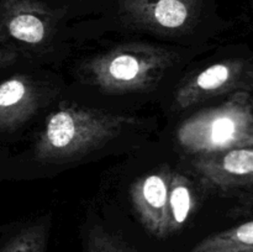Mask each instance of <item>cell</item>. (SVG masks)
<instances>
[{
    "instance_id": "3",
    "label": "cell",
    "mask_w": 253,
    "mask_h": 252,
    "mask_svg": "<svg viewBox=\"0 0 253 252\" xmlns=\"http://www.w3.org/2000/svg\"><path fill=\"white\" fill-rule=\"evenodd\" d=\"M175 140L178 146L193 157L253 147L251 93L236 91L219 105L192 115L179 125Z\"/></svg>"
},
{
    "instance_id": "5",
    "label": "cell",
    "mask_w": 253,
    "mask_h": 252,
    "mask_svg": "<svg viewBox=\"0 0 253 252\" xmlns=\"http://www.w3.org/2000/svg\"><path fill=\"white\" fill-rule=\"evenodd\" d=\"M62 17L42 0H0V41L15 49L44 48Z\"/></svg>"
},
{
    "instance_id": "4",
    "label": "cell",
    "mask_w": 253,
    "mask_h": 252,
    "mask_svg": "<svg viewBox=\"0 0 253 252\" xmlns=\"http://www.w3.org/2000/svg\"><path fill=\"white\" fill-rule=\"evenodd\" d=\"M204 0H120L116 16L126 26L165 36L192 31L200 21Z\"/></svg>"
},
{
    "instance_id": "15",
    "label": "cell",
    "mask_w": 253,
    "mask_h": 252,
    "mask_svg": "<svg viewBox=\"0 0 253 252\" xmlns=\"http://www.w3.org/2000/svg\"><path fill=\"white\" fill-rule=\"evenodd\" d=\"M42 1L46 2V4L48 5V6H51L52 9L58 10V11H61L62 14H63L64 6H66L68 2L73 1V0H42ZM77 1H78V0H77ZM119 1H120V0H119Z\"/></svg>"
},
{
    "instance_id": "10",
    "label": "cell",
    "mask_w": 253,
    "mask_h": 252,
    "mask_svg": "<svg viewBox=\"0 0 253 252\" xmlns=\"http://www.w3.org/2000/svg\"><path fill=\"white\" fill-rule=\"evenodd\" d=\"M197 205L194 188L187 175L172 172L168 190L167 237L180 231L187 224Z\"/></svg>"
},
{
    "instance_id": "6",
    "label": "cell",
    "mask_w": 253,
    "mask_h": 252,
    "mask_svg": "<svg viewBox=\"0 0 253 252\" xmlns=\"http://www.w3.org/2000/svg\"><path fill=\"white\" fill-rule=\"evenodd\" d=\"M253 88V64L247 59L229 58L216 62L178 85L173 108L188 109L220 95Z\"/></svg>"
},
{
    "instance_id": "8",
    "label": "cell",
    "mask_w": 253,
    "mask_h": 252,
    "mask_svg": "<svg viewBox=\"0 0 253 252\" xmlns=\"http://www.w3.org/2000/svg\"><path fill=\"white\" fill-rule=\"evenodd\" d=\"M192 166L202 179L212 187L231 189L253 185V147L197 156Z\"/></svg>"
},
{
    "instance_id": "7",
    "label": "cell",
    "mask_w": 253,
    "mask_h": 252,
    "mask_svg": "<svg viewBox=\"0 0 253 252\" xmlns=\"http://www.w3.org/2000/svg\"><path fill=\"white\" fill-rule=\"evenodd\" d=\"M172 172L162 166L142 175L131 184L132 207L142 226L157 239L167 237V208Z\"/></svg>"
},
{
    "instance_id": "13",
    "label": "cell",
    "mask_w": 253,
    "mask_h": 252,
    "mask_svg": "<svg viewBox=\"0 0 253 252\" xmlns=\"http://www.w3.org/2000/svg\"><path fill=\"white\" fill-rule=\"evenodd\" d=\"M84 252H136V250L120 236L95 225L86 232Z\"/></svg>"
},
{
    "instance_id": "1",
    "label": "cell",
    "mask_w": 253,
    "mask_h": 252,
    "mask_svg": "<svg viewBox=\"0 0 253 252\" xmlns=\"http://www.w3.org/2000/svg\"><path fill=\"white\" fill-rule=\"evenodd\" d=\"M136 124L137 119L131 115L61 104L44 121L35 143V157L42 163L71 162L103 147Z\"/></svg>"
},
{
    "instance_id": "9",
    "label": "cell",
    "mask_w": 253,
    "mask_h": 252,
    "mask_svg": "<svg viewBox=\"0 0 253 252\" xmlns=\"http://www.w3.org/2000/svg\"><path fill=\"white\" fill-rule=\"evenodd\" d=\"M43 99L41 86L30 76L15 74L0 83V132H11L31 120Z\"/></svg>"
},
{
    "instance_id": "11",
    "label": "cell",
    "mask_w": 253,
    "mask_h": 252,
    "mask_svg": "<svg viewBox=\"0 0 253 252\" xmlns=\"http://www.w3.org/2000/svg\"><path fill=\"white\" fill-rule=\"evenodd\" d=\"M189 252H253V220L209 235Z\"/></svg>"
},
{
    "instance_id": "12",
    "label": "cell",
    "mask_w": 253,
    "mask_h": 252,
    "mask_svg": "<svg viewBox=\"0 0 253 252\" xmlns=\"http://www.w3.org/2000/svg\"><path fill=\"white\" fill-rule=\"evenodd\" d=\"M47 239L48 225L43 221L34 222L10 237L0 252H46Z\"/></svg>"
},
{
    "instance_id": "14",
    "label": "cell",
    "mask_w": 253,
    "mask_h": 252,
    "mask_svg": "<svg viewBox=\"0 0 253 252\" xmlns=\"http://www.w3.org/2000/svg\"><path fill=\"white\" fill-rule=\"evenodd\" d=\"M19 58V51L6 44H0V71L15 63Z\"/></svg>"
},
{
    "instance_id": "2",
    "label": "cell",
    "mask_w": 253,
    "mask_h": 252,
    "mask_svg": "<svg viewBox=\"0 0 253 252\" xmlns=\"http://www.w3.org/2000/svg\"><path fill=\"white\" fill-rule=\"evenodd\" d=\"M179 54L166 46L127 42L95 54L81 67L83 81L108 94L145 91L160 83Z\"/></svg>"
}]
</instances>
